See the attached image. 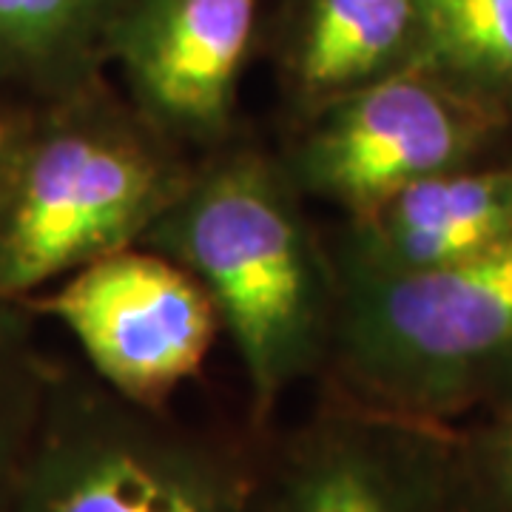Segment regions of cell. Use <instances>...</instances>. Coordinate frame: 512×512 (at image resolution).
<instances>
[{"label":"cell","instance_id":"obj_15","mask_svg":"<svg viewBox=\"0 0 512 512\" xmlns=\"http://www.w3.org/2000/svg\"><path fill=\"white\" fill-rule=\"evenodd\" d=\"M12 106H15V100H9L6 94H0V137H3L6 120H9V114H12Z\"/></svg>","mask_w":512,"mask_h":512},{"label":"cell","instance_id":"obj_8","mask_svg":"<svg viewBox=\"0 0 512 512\" xmlns=\"http://www.w3.org/2000/svg\"><path fill=\"white\" fill-rule=\"evenodd\" d=\"M265 26V0H126L109 74L148 123L205 154L237 137L242 80Z\"/></svg>","mask_w":512,"mask_h":512},{"label":"cell","instance_id":"obj_1","mask_svg":"<svg viewBox=\"0 0 512 512\" xmlns=\"http://www.w3.org/2000/svg\"><path fill=\"white\" fill-rule=\"evenodd\" d=\"M305 211L276 151L237 134L197 157L180 197L140 239L211 296L245 376L256 436L328 362L339 276Z\"/></svg>","mask_w":512,"mask_h":512},{"label":"cell","instance_id":"obj_3","mask_svg":"<svg viewBox=\"0 0 512 512\" xmlns=\"http://www.w3.org/2000/svg\"><path fill=\"white\" fill-rule=\"evenodd\" d=\"M328 390L382 413L464 424L512 396V242L421 274L339 279Z\"/></svg>","mask_w":512,"mask_h":512},{"label":"cell","instance_id":"obj_14","mask_svg":"<svg viewBox=\"0 0 512 512\" xmlns=\"http://www.w3.org/2000/svg\"><path fill=\"white\" fill-rule=\"evenodd\" d=\"M464 512H512V396L456 424Z\"/></svg>","mask_w":512,"mask_h":512},{"label":"cell","instance_id":"obj_13","mask_svg":"<svg viewBox=\"0 0 512 512\" xmlns=\"http://www.w3.org/2000/svg\"><path fill=\"white\" fill-rule=\"evenodd\" d=\"M32 302L0 299V512L18 484L57 373L37 339Z\"/></svg>","mask_w":512,"mask_h":512},{"label":"cell","instance_id":"obj_11","mask_svg":"<svg viewBox=\"0 0 512 512\" xmlns=\"http://www.w3.org/2000/svg\"><path fill=\"white\" fill-rule=\"evenodd\" d=\"M126 0H0V94L32 100L109 72Z\"/></svg>","mask_w":512,"mask_h":512},{"label":"cell","instance_id":"obj_6","mask_svg":"<svg viewBox=\"0 0 512 512\" xmlns=\"http://www.w3.org/2000/svg\"><path fill=\"white\" fill-rule=\"evenodd\" d=\"M74 339L86 370L128 402L168 410L222 333L200 279L146 245L100 256L32 299Z\"/></svg>","mask_w":512,"mask_h":512},{"label":"cell","instance_id":"obj_10","mask_svg":"<svg viewBox=\"0 0 512 512\" xmlns=\"http://www.w3.org/2000/svg\"><path fill=\"white\" fill-rule=\"evenodd\" d=\"M291 123L421 57L419 0H279L265 26Z\"/></svg>","mask_w":512,"mask_h":512},{"label":"cell","instance_id":"obj_4","mask_svg":"<svg viewBox=\"0 0 512 512\" xmlns=\"http://www.w3.org/2000/svg\"><path fill=\"white\" fill-rule=\"evenodd\" d=\"M262 453L57 365L3 512H254Z\"/></svg>","mask_w":512,"mask_h":512},{"label":"cell","instance_id":"obj_9","mask_svg":"<svg viewBox=\"0 0 512 512\" xmlns=\"http://www.w3.org/2000/svg\"><path fill=\"white\" fill-rule=\"evenodd\" d=\"M510 242L512 143L342 220L328 248L339 279H387L458 265Z\"/></svg>","mask_w":512,"mask_h":512},{"label":"cell","instance_id":"obj_7","mask_svg":"<svg viewBox=\"0 0 512 512\" xmlns=\"http://www.w3.org/2000/svg\"><path fill=\"white\" fill-rule=\"evenodd\" d=\"M254 512H464L456 427L325 393L262 453Z\"/></svg>","mask_w":512,"mask_h":512},{"label":"cell","instance_id":"obj_5","mask_svg":"<svg viewBox=\"0 0 512 512\" xmlns=\"http://www.w3.org/2000/svg\"><path fill=\"white\" fill-rule=\"evenodd\" d=\"M510 143L507 111L416 63L291 123L276 157L305 200L348 220Z\"/></svg>","mask_w":512,"mask_h":512},{"label":"cell","instance_id":"obj_2","mask_svg":"<svg viewBox=\"0 0 512 512\" xmlns=\"http://www.w3.org/2000/svg\"><path fill=\"white\" fill-rule=\"evenodd\" d=\"M197 157L148 123L109 72L15 100L0 137V299L32 302L140 245Z\"/></svg>","mask_w":512,"mask_h":512},{"label":"cell","instance_id":"obj_12","mask_svg":"<svg viewBox=\"0 0 512 512\" xmlns=\"http://www.w3.org/2000/svg\"><path fill=\"white\" fill-rule=\"evenodd\" d=\"M421 66L512 117V0H419Z\"/></svg>","mask_w":512,"mask_h":512}]
</instances>
